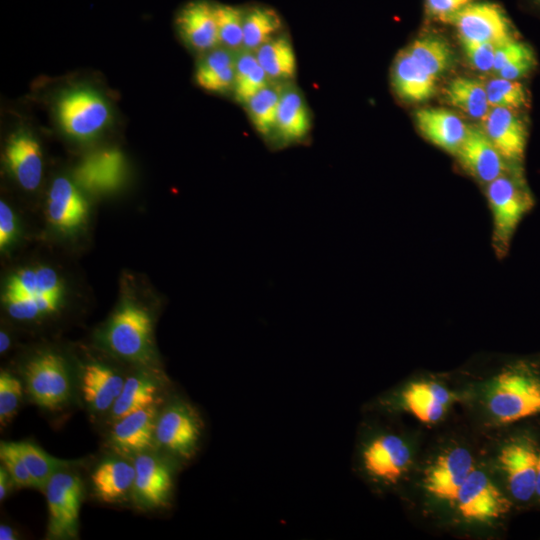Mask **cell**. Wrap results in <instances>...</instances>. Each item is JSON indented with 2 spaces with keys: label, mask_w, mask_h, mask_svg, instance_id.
I'll return each instance as SVG.
<instances>
[{
  "label": "cell",
  "mask_w": 540,
  "mask_h": 540,
  "mask_svg": "<svg viewBox=\"0 0 540 540\" xmlns=\"http://www.w3.org/2000/svg\"><path fill=\"white\" fill-rule=\"evenodd\" d=\"M104 341L114 354L125 360L149 361L152 347L150 315L134 304H124L111 318Z\"/></svg>",
  "instance_id": "cell-6"
},
{
  "label": "cell",
  "mask_w": 540,
  "mask_h": 540,
  "mask_svg": "<svg viewBox=\"0 0 540 540\" xmlns=\"http://www.w3.org/2000/svg\"><path fill=\"white\" fill-rule=\"evenodd\" d=\"M5 294L13 296H35L37 294L36 270L23 269L9 281Z\"/></svg>",
  "instance_id": "cell-44"
},
{
  "label": "cell",
  "mask_w": 540,
  "mask_h": 540,
  "mask_svg": "<svg viewBox=\"0 0 540 540\" xmlns=\"http://www.w3.org/2000/svg\"><path fill=\"white\" fill-rule=\"evenodd\" d=\"M534 56L532 49L525 43L511 39L497 46L493 70L498 72L503 67L526 57Z\"/></svg>",
  "instance_id": "cell-41"
},
{
  "label": "cell",
  "mask_w": 540,
  "mask_h": 540,
  "mask_svg": "<svg viewBox=\"0 0 540 540\" xmlns=\"http://www.w3.org/2000/svg\"><path fill=\"white\" fill-rule=\"evenodd\" d=\"M272 83L259 64L254 52L242 49L236 53L233 94L245 105L261 89Z\"/></svg>",
  "instance_id": "cell-33"
},
{
  "label": "cell",
  "mask_w": 540,
  "mask_h": 540,
  "mask_svg": "<svg viewBox=\"0 0 540 540\" xmlns=\"http://www.w3.org/2000/svg\"><path fill=\"white\" fill-rule=\"evenodd\" d=\"M220 46L233 52L243 49V6L216 2Z\"/></svg>",
  "instance_id": "cell-36"
},
{
  "label": "cell",
  "mask_w": 540,
  "mask_h": 540,
  "mask_svg": "<svg viewBox=\"0 0 540 540\" xmlns=\"http://www.w3.org/2000/svg\"><path fill=\"white\" fill-rule=\"evenodd\" d=\"M535 63V56L522 58L503 67L497 73L501 78L517 80L531 72L535 67Z\"/></svg>",
  "instance_id": "cell-47"
},
{
  "label": "cell",
  "mask_w": 540,
  "mask_h": 540,
  "mask_svg": "<svg viewBox=\"0 0 540 540\" xmlns=\"http://www.w3.org/2000/svg\"><path fill=\"white\" fill-rule=\"evenodd\" d=\"M282 84L270 83L244 105L257 132L265 139L274 137Z\"/></svg>",
  "instance_id": "cell-34"
},
{
  "label": "cell",
  "mask_w": 540,
  "mask_h": 540,
  "mask_svg": "<svg viewBox=\"0 0 540 540\" xmlns=\"http://www.w3.org/2000/svg\"><path fill=\"white\" fill-rule=\"evenodd\" d=\"M14 443L38 489H45L49 479L56 472L77 463V461L53 457L40 447L27 441Z\"/></svg>",
  "instance_id": "cell-35"
},
{
  "label": "cell",
  "mask_w": 540,
  "mask_h": 540,
  "mask_svg": "<svg viewBox=\"0 0 540 540\" xmlns=\"http://www.w3.org/2000/svg\"><path fill=\"white\" fill-rule=\"evenodd\" d=\"M203 432L198 410L189 401L175 397L158 412L155 444L178 463L188 462L197 454Z\"/></svg>",
  "instance_id": "cell-2"
},
{
  "label": "cell",
  "mask_w": 540,
  "mask_h": 540,
  "mask_svg": "<svg viewBox=\"0 0 540 540\" xmlns=\"http://www.w3.org/2000/svg\"><path fill=\"white\" fill-rule=\"evenodd\" d=\"M81 391L85 402L96 412L110 411L126 378L101 363H89L81 371Z\"/></svg>",
  "instance_id": "cell-23"
},
{
  "label": "cell",
  "mask_w": 540,
  "mask_h": 540,
  "mask_svg": "<svg viewBox=\"0 0 540 540\" xmlns=\"http://www.w3.org/2000/svg\"><path fill=\"white\" fill-rule=\"evenodd\" d=\"M5 160L17 182L26 190L36 189L42 178L43 160L40 145L27 131H18L8 140Z\"/></svg>",
  "instance_id": "cell-18"
},
{
  "label": "cell",
  "mask_w": 540,
  "mask_h": 540,
  "mask_svg": "<svg viewBox=\"0 0 540 540\" xmlns=\"http://www.w3.org/2000/svg\"><path fill=\"white\" fill-rule=\"evenodd\" d=\"M455 503L464 518L477 522L497 519L509 508L508 500L488 475L475 468L459 489Z\"/></svg>",
  "instance_id": "cell-11"
},
{
  "label": "cell",
  "mask_w": 540,
  "mask_h": 540,
  "mask_svg": "<svg viewBox=\"0 0 540 540\" xmlns=\"http://www.w3.org/2000/svg\"><path fill=\"white\" fill-rule=\"evenodd\" d=\"M236 53L222 46L203 53L195 70L197 85L212 93L233 92Z\"/></svg>",
  "instance_id": "cell-25"
},
{
  "label": "cell",
  "mask_w": 540,
  "mask_h": 540,
  "mask_svg": "<svg viewBox=\"0 0 540 540\" xmlns=\"http://www.w3.org/2000/svg\"><path fill=\"white\" fill-rule=\"evenodd\" d=\"M486 93L490 107H503L519 109L525 107L528 102L525 87L517 80L496 78L486 85Z\"/></svg>",
  "instance_id": "cell-37"
},
{
  "label": "cell",
  "mask_w": 540,
  "mask_h": 540,
  "mask_svg": "<svg viewBox=\"0 0 540 540\" xmlns=\"http://www.w3.org/2000/svg\"><path fill=\"white\" fill-rule=\"evenodd\" d=\"M445 95L452 106L475 119H483L491 108L485 85L476 79H453L448 84Z\"/></svg>",
  "instance_id": "cell-31"
},
{
  "label": "cell",
  "mask_w": 540,
  "mask_h": 540,
  "mask_svg": "<svg viewBox=\"0 0 540 540\" xmlns=\"http://www.w3.org/2000/svg\"><path fill=\"white\" fill-rule=\"evenodd\" d=\"M10 346V338L6 332H0V352L4 353Z\"/></svg>",
  "instance_id": "cell-50"
},
{
  "label": "cell",
  "mask_w": 540,
  "mask_h": 540,
  "mask_svg": "<svg viewBox=\"0 0 540 540\" xmlns=\"http://www.w3.org/2000/svg\"><path fill=\"white\" fill-rule=\"evenodd\" d=\"M421 134L435 146L453 155L463 143L468 125L455 113L443 108H423L415 113Z\"/></svg>",
  "instance_id": "cell-21"
},
{
  "label": "cell",
  "mask_w": 540,
  "mask_h": 540,
  "mask_svg": "<svg viewBox=\"0 0 540 540\" xmlns=\"http://www.w3.org/2000/svg\"><path fill=\"white\" fill-rule=\"evenodd\" d=\"M450 399L449 391L434 382L412 383L402 393L406 409L424 423L438 421L445 413Z\"/></svg>",
  "instance_id": "cell-28"
},
{
  "label": "cell",
  "mask_w": 540,
  "mask_h": 540,
  "mask_svg": "<svg viewBox=\"0 0 540 540\" xmlns=\"http://www.w3.org/2000/svg\"><path fill=\"white\" fill-rule=\"evenodd\" d=\"M256 58L272 83L285 84L296 75V56L285 31L264 43L255 52Z\"/></svg>",
  "instance_id": "cell-29"
},
{
  "label": "cell",
  "mask_w": 540,
  "mask_h": 540,
  "mask_svg": "<svg viewBox=\"0 0 540 540\" xmlns=\"http://www.w3.org/2000/svg\"><path fill=\"white\" fill-rule=\"evenodd\" d=\"M56 115L68 136L86 140L99 134L108 125L111 111L98 92L75 88L60 96L56 104Z\"/></svg>",
  "instance_id": "cell-5"
},
{
  "label": "cell",
  "mask_w": 540,
  "mask_h": 540,
  "mask_svg": "<svg viewBox=\"0 0 540 540\" xmlns=\"http://www.w3.org/2000/svg\"><path fill=\"white\" fill-rule=\"evenodd\" d=\"M13 484L12 479L7 470L1 466L0 468V500L3 501L10 489V485Z\"/></svg>",
  "instance_id": "cell-48"
},
{
  "label": "cell",
  "mask_w": 540,
  "mask_h": 540,
  "mask_svg": "<svg viewBox=\"0 0 540 540\" xmlns=\"http://www.w3.org/2000/svg\"><path fill=\"white\" fill-rule=\"evenodd\" d=\"M175 26L183 42L196 52L220 46L214 1H188L176 13Z\"/></svg>",
  "instance_id": "cell-13"
},
{
  "label": "cell",
  "mask_w": 540,
  "mask_h": 540,
  "mask_svg": "<svg viewBox=\"0 0 540 540\" xmlns=\"http://www.w3.org/2000/svg\"><path fill=\"white\" fill-rule=\"evenodd\" d=\"M533 6L540 9V0H528Z\"/></svg>",
  "instance_id": "cell-52"
},
{
  "label": "cell",
  "mask_w": 540,
  "mask_h": 540,
  "mask_svg": "<svg viewBox=\"0 0 540 540\" xmlns=\"http://www.w3.org/2000/svg\"><path fill=\"white\" fill-rule=\"evenodd\" d=\"M436 78L407 49L397 54L392 66V84L400 98L408 102L427 100L435 92Z\"/></svg>",
  "instance_id": "cell-24"
},
{
  "label": "cell",
  "mask_w": 540,
  "mask_h": 540,
  "mask_svg": "<svg viewBox=\"0 0 540 540\" xmlns=\"http://www.w3.org/2000/svg\"><path fill=\"white\" fill-rule=\"evenodd\" d=\"M48 505L47 535L52 539H71L78 535L83 485L79 476L65 469L56 472L46 487Z\"/></svg>",
  "instance_id": "cell-7"
},
{
  "label": "cell",
  "mask_w": 540,
  "mask_h": 540,
  "mask_svg": "<svg viewBox=\"0 0 540 540\" xmlns=\"http://www.w3.org/2000/svg\"><path fill=\"white\" fill-rule=\"evenodd\" d=\"M160 392V383L148 375L137 374L126 378L110 410L112 420L115 422L127 414L158 404Z\"/></svg>",
  "instance_id": "cell-30"
},
{
  "label": "cell",
  "mask_w": 540,
  "mask_h": 540,
  "mask_svg": "<svg viewBox=\"0 0 540 540\" xmlns=\"http://www.w3.org/2000/svg\"><path fill=\"white\" fill-rule=\"evenodd\" d=\"M491 415L502 424L540 413V380L521 371L501 373L488 401Z\"/></svg>",
  "instance_id": "cell-4"
},
{
  "label": "cell",
  "mask_w": 540,
  "mask_h": 540,
  "mask_svg": "<svg viewBox=\"0 0 540 540\" xmlns=\"http://www.w3.org/2000/svg\"><path fill=\"white\" fill-rule=\"evenodd\" d=\"M134 479V463L118 458L104 460L91 475L95 495L107 503L123 500L132 493Z\"/></svg>",
  "instance_id": "cell-26"
},
{
  "label": "cell",
  "mask_w": 540,
  "mask_h": 540,
  "mask_svg": "<svg viewBox=\"0 0 540 540\" xmlns=\"http://www.w3.org/2000/svg\"><path fill=\"white\" fill-rule=\"evenodd\" d=\"M406 49L435 77L447 71L454 61L453 51L448 41L435 33L418 36Z\"/></svg>",
  "instance_id": "cell-32"
},
{
  "label": "cell",
  "mask_w": 540,
  "mask_h": 540,
  "mask_svg": "<svg viewBox=\"0 0 540 540\" xmlns=\"http://www.w3.org/2000/svg\"><path fill=\"white\" fill-rule=\"evenodd\" d=\"M37 294H43L59 300L61 284L55 271L49 267L36 269Z\"/></svg>",
  "instance_id": "cell-45"
},
{
  "label": "cell",
  "mask_w": 540,
  "mask_h": 540,
  "mask_svg": "<svg viewBox=\"0 0 540 540\" xmlns=\"http://www.w3.org/2000/svg\"><path fill=\"white\" fill-rule=\"evenodd\" d=\"M243 6V49L255 52L264 43L284 32V22L272 7L261 3Z\"/></svg>",
  "instance_id": "cell-27"
},
{
  "label": "cell",
  "mask_w": 540,
  "mask_h": 540,
  "mask_svg": "<svg viewBox=\"0 0 540 540\" xmlns=\"http://www.w3.org/2000/svg\"><path fill=\"white\" fill-rule=\"evenodd\" d=\"M22 384L6 371L0 374V423L6 426L15 416L22 399Z\"/></svg>",
  "instance_id": "cell-38"
},
{
  "label": "cell",
  "mask_w": 540,
  "mask_h": 540,
  "mask_svg": "<svg viewBox=\"0 0 540 540\" xmlns=\"http://www.w3.org/2000/svg\"><path fill=\"white\" fill-rule=\"evenodd\" d=\"M4 302L9 315L16 320H33L42 315L35 296L5 294Z\"/></svg>",
  "instance_id": "cell-42"
},
{
  "label": "cell",
  "mask_w": 540,
  "mask_h": 540,
  "mask_svg": "<svg viewBox=\"0 0 540 540\" xmlns=\"http://www.w3.org/2000/svg\"><path fill=\"white\" fill-rule=\"evenodd\" d=\"M0 459L16 487H34L35 482L22 460L14 442H1Z\"/></svg>",
  "instance_id": "cell-39"
},
{
  "label": "cell",
  "mask_w": 540,
  "mask_h": 540,
  "mask_svg": "<svg viewBox=\"0 0 540 540\" xmlns=\"http://www.w3.org/2000/svg\"><path fill=\"white\" fill-rule=\"evenodd\" d=\"M15 533H14V530L6 525V524H1L0 525V539L1 540H15L16 537H15Z\"/></svg>",
  "instance_id": "cell-49"
},
{
  "label": "cell",
  "mask_w": 540,
  "mask_h": 540,
  "mask_svg": "<svg viewBox=\"0 0 540 540\" xmlns=\"http://www.w3.org/2000/svg\"><path fill=\"white\" fill-rule=\"evenodd\" d=\"M133 463L132 495L137 504L145 508L168 505L173 491L175 464L180 463L148 452L138 454Z\"/></svg>",
  "instance_id": "cell-10"
},
{
  "label": "cell",
  "mask_w": 540,
  "mask_h": 540,
  "mask_svg": "<svg viewBox=\"0 0 540 540\" xmlns=\"http://www.w3.org/2000/svg\"><path fill=\"white\" fill-rule=\"evenodd\" d=\"M87 213V202L77 187L67 178H56L48 194L49 221L60 230L70 231L84 222Z\"/></svg>",
  "instance_id": "cell-22"
},
{
  "label": "cell",
  "mask_w": 540,
  "mask_h": 540,
  "mask_svg": "<svg viewBox=\"0 0 540 540\" xmlns=\"http://www.w3.org/2000/svg\"><path fill=\"white\" fill-rule=\"evenodd\" d=\"M125 172L123 154L117 149H104L87 156L76 168L75 179L91 192H105L118 187Z\"/></svg>",
  "instance_id": "cell-19"
},
{
  "label": "cell",
  "mask_w": 540,
  "mask_h": 540,
  "mask_svg": "<svg viewBox=\"0 0 540 540\" xmlns=\"http://www.w3.org/2000/svg\"><path fill=\"white\" fill-rule=\"evenodd\" d=\"M536 494L540 496V454L538 455L537 473H536Z\"/></svg>",
  "instance_id": "cell-51"
},
{
  "label": "cell",
  "mask_w": 540,
  "mask_h": 540,
  "mask_svg": "<svg viewBox=\"0 0 540 540\" xmlns=\"http://www.w3.org/2000/svg\"><path fill=\"white\" fill-rule=\"evenodd\" d=\"M459 40L468 61L475 69L484 72L493 69L496 49L500 44Z\"/></svg>",
  "instance_id": "cell-40"
},
{
  "label": "cell",
  "mask_w": 540,
  "mask_h": 540,
  "mask_svg": "<svg viewBox=\"0 0 540 540\" xmlns=\"http://www.w3.org/2000/svg\"><path fill=\"white\" fill-rule=\"evenodd\" d=\"M476 0H424L426 14L439 22L447 19Z\"/></svg>",
  "instance_id": "cell-43"
},
{
  "label": "cell",
  "mask_w": 540,
  "mask_h": 540,
  "mask_svg": "<svg viewBox=\"0 0 540 540\" xmlns=\"http://www.w3.org/2000/svg\"><path fill=\"white\" fill-rule=\"evenodd\" d=\"M17 232L16 218L10 207L0 202V247L6 248L14 239Z\"/></svg>",
  "instance_id": "cell-46"
},
{
  "label": "cell",
  "mask_w": 540,
  "mask_h": 540,
  "mask_svg": "<svg viewBox=\"0 0 540 540\" xmlns=\"http://www.w3.org/2000/svg\"><path fill=\"white\" fill-rule=\"evenodd\" d=\"M310 129L311 116L301 92L289 82L282 85L274 138L286 146L303 140Z\"/></svg>",
  "instance_id": "cell-20"
},
{
  "label": "cell",
  "mask_w": 540,
  "mask_h": 540,
  "mask_svg": "<svg viewBox=\"0 0 540 540\" xmlns=\"http://www.w3.org/2000/svg\"><path fill=\"white\" fill-rule=\"evenodd\" d=\"M538 455L527 442H512L499 454V463L505 473L508 489L519 501H528L536 494Z\"/></svg>",
  "instance_id": "cell-16"
},
{
  "label": "cell",
  "mask_w": 540,
  "mask_h": 540,
  "mask_svg": "<svg viewBox=\"0 0 540 540\" xmlns=\"http://www.w3.org/2000/svg\"><path fill=\"white\" fill-rule=\"evenodd\" d=\"M482 120V129L501 156L519 165L527 143V129L520 117L512 109L491 107Z\"/></svg>",
  "instance_id": "cell-15"
},
{
  "label": "cell",
  "mask_w": 540,
  "mask_h": 540,
  "mask_svg": "<svg viewBox=\"0 0 540 540\" xmlns=\"http://www.w3.org/2000/svg\"><path fill=\"white\" fill-rule=\"evenodd\" d=\"M461 166L478 181L488 184L520 167L509 168L482 128L468 125L466 137L457 150Z\"/></svg>",
  "instance_id": "cell-12"
},
{
  "label": "cell",
  "mask_w": 540,
  "mask_h": 540,
  "mask_svg": "<svg viewBox=\"0 0 540 540\" xmlns=\"http://www.w3.org/2000/svg\"><path fill=\"white\" fill-rule=\"evenodd\" d=\"M158 405L132 412L115 421L110 443L122 454L138 455L147 452L155 444V427Z\"/></svg>",
  "instance_id": "cell-17"
},
{
  "label": "cell",
  "mask_w": 540,
  "mask_h": 540,
  "mask_svg": "<svg viewBox=\"0 0 540 540\" xmlns=\"http://www.w3.org/2000/svg\"><path fill=\"white\" fill-rule=\"evenodd\" d=\"M26 389L39 406L60 409L71 394L70 375L64 359L52 352L32 358L24 368Z\"/></svg>",
  "instance_id": "cell-8"
},
{
  "label": "cell",
  "mask_w": 540,
  "mask_h": 540,
  "mask_svg": "<svg viewBox=\"0 0 540 540\" xmlns=\"http://www.w3.org/2000/svg\"><path fill=\"white\" fill-rule=\"evenodd\" d=\"M473 469L472 454L463 447H455L440 455L426 471L425 489L438 499L455 502L459 489Z\"/></svg>",
  "instance_id": "cell-14"
},
{
  "label": "cell",
  "mask_w": 540,
  "mask_h": 540,
  "mask_svg": "<svg viewBox=\"0 0 540 540\" xmlns=\"http://www.w3.org/2000/svg\"><path fill=\"white\" fill-rule=\"evenodd\" d=\"M459 39L501 44L514 39V28L503 7L493 1L476 0L450 16Z\"/></svg>",
  "instance_id": "cell-9"
},
{
  "label": "cell",
  "mask_w": 540,
  "mask_h": 540,
  "mask_svg": "<svg viewBox=\"0 0 540 540\" xmlns=\"http://www.w3.org/2000/svg\"><path fill=\"white\" fill-rule=\"evenodd\" d=\"M486 195L493 218L492 245L495 254L503 258L519 223L533 208L534 198L520 169L488 183Z\"/></svg>",
  "instance_id": "cell-1"
},
{
  "label": "cell",
  "mask_w": 540,
  "mask_h": 540,
  "mask_svg": "<svg viewBox=\"0 0 540 540\" xmlns=\"http://www.w3.org/2000/svg\"><path fill=\"white\" fill-rule=\"evenodd\" d=\"M411 451L405 440L391 432L378 431L364 439L358 452V465L371 482L394 485L407 471Z\"/></svg>",
  "instance_id": "cell-3"
}]
</instances>
